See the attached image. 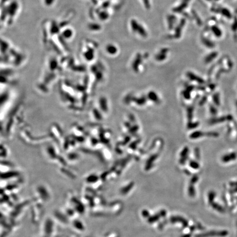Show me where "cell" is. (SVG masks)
<instances>
[{"label":"cell","mask_w":237,"mask_h":237,"mask_svg":"<svg viewBox=\"0 0 237 237\" xmlns=\"http://www.w3.org/2000/svg\"><path fill=\"white\" fill-rule=\"evenodd\" d=\"M133 186H134V184H133V183H131V184H130L128 186H126L124 189H122V194H126L128 192L131 190V188H132Z\"/></svg>","instance_id":"7"},{"label":"cell","mask_w":237,"mask_h":237,"mask_svg":"<svg viewBox=\"0 0 237 237\" xmlns=\"http://www.w3.org/2000/svg\"><path fill=\"white\" fill-rule=\"evenodd\" d=\"M143 2L144 4V6L146 7V8L149 9L150 8V2L149 0H143Z\"/></svg>","instance_id":"10"},{"label":"cell","mask_w":237,"mask_h":237,"mask_svg":"<svg viewBox=\"0 0 237 237\" xmlns=\"http://www.w3.org/2000/svg\"><path fill=\"white\" fill-rule=\"evenodd\" d=\"M184 22H185V21L182 20L181 24H179L178 26L177 27L176 30L175 32V37L176 38H179V36H181V32H182V29L183 26L184 25Z\"/></svg>","instance_id":"2"},{"label":"cell","mask_w":237,"mask_h":237,"mask_svg":"<svg viewBox=\"0 0 237 237\" xmlns=\"http://www.w3.org/2000/svg\"><path fill=\"white\" fill-rule=\"evenodd\" d=\"M175 16H170L168 17V20H169V28H172L173 26V20H174Z\"/></svg>","instance_id":"8"},{"label":"cell","mask_w":237,"mask_h":237,"mask_svg":"<svg viewBox=\"0 0 237 237\" xmlns=\"http://www.w3.org/2000/svg\"><path fill=\"white\" fill-rule=\"evenodd\" d=\"M159 218H160V215H156L154 216H152L150 218H149L148 221L150 223H153V222L157 221Z\"/></svg>","instance_id":"9"},{"label":"cell","mask_w":237,"mask_h":237,"mask_svg":"<svg viewBox=\"0 0 237 237\" xmlns=\"http://www.w3.org/2000/svg\"><path fill=\"white\" fill-rule=\"evenodd\" d=\"M171 221H172V222H181L182 223L184 226H187V222L184 219H183L182 218H180V217H178V216H176V217H173V218H171Z\"/></svg>","instance_id":"4"},{"label":"cell","mask_w":237,"mask_h":237,"mask_svg":"<svg viewBox=\"0 0 237 237\" xmlns=\"http://www.w3.org/2000/svg\"><path fill=\"white\" fill-rule=\"evenodd\" d=\"M142 214L145 218H147L148 216H149V213L147 210H143V212H142Z\"/></svg>","instance_id":"11"},{"label":"cell","mask_w":237,"mask_h":237,"mask_svg":"<svg viewBox=\"0 0 237 237\" xmlns=\"http://www.w3.org/2000/svg\"><path fill=\"white\" fill-rule=\"evenodd\" d=\"M106 51H108V52L110 53V54H112V55H114V54H115L116 53V52H117V48L115 46H114V45H109L107 46V47H106Z\"/></svg>","instance_id":"5"},{"label":"cell","mask_w":237,"mask_h":237,"mask_svg":"<svg viewBox=\"0 0 237 237\" xmlns=\"http://www.w3.org/2000/svg\"><path fill=\"white\" fill-rule=\"evenodd\" d=\"M131 26L132 29L134 32L138 33V34L144 38L147 36V32H146V30L136 20H132L131 21Z\"/></svg>","instance_id":"1"},{"label":"cell","mask_w":237,"mask_h":237,"mask_svg":"<svg viewBox=\"0 0 237 237\" xmlns=\"http://www.w3.org/2000/svg\"><path fill=\"white\" fill-rule=\"evenodd\" d=\"M188 1H189V0H183L182 3H181V4L180 6H179L177 7V8H176L174 10V11H175V12H181V11L183 10V8H185V7L187 6Z\"/></svg>","instance_id":"3"},{"label":"cell","mask_w":237,"mask_h":237,"mask_svg":"<svg viewBox=\"0 0 237 237\" xmlns=\"http://www.w3.org/2000/svg\"><path fill=\"white\" fill-rule=\"evenodd\" d=\"M167 51V50L166 49H163V50H162L160 52V54L158 55L157 56V57H156V58L157 59V60L161 61V60L164 59L165 58V57H166L165 54H166Z\"/></svg>","instance_id":"6"}]
</instances>
